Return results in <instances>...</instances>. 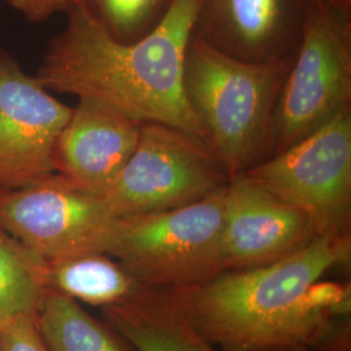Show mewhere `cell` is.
I'll return each instance as SVG.
<instances>
[{"label":"cell","instance_id":"16","mask_svg":"<svg viewBox=\"0 0 351 351\" xmlns=\"http://www.w3.org/2000/svg\"><path fill=\"white\" fill-rule=\"evenodd\" d=\"M42 264L40 256L0 224V323L38 314L46 293Z\"/></svg>","mask_w":351,"mask_h":351},{"label":"cell","instance_id":"10","mask_svg":"<svg viewBox=\"0 0 351 351\" xmlns=\"http://www.w3.org/2000/svg\"><path fill=\"white\" fill-rule=\"evenodd\" d=\"M310 219L245 175L232 177L223 193L224 269L274 263L314 241Z\"/></svg>","mask_w":351,"mask_h":351},{"label":"cell","instance_id":"21","mask_svg":"<svg viewBox=\"0 0 351 351\" xmlns=\"http://www.w3.org/2000/svg\"><path fill=\"white\" fill-rule=\"evenodd\" d=\"M346 333L348 332L342 330L335 339L328 342L329 351H350V342L346 339Z\"/></svg>","mask_w":351,"mask_h":351},{"label":"cell","instance_id":"9","mask_svg":"<svg viewBox=\"0 0 351 351\" xmlns=\"http://www.w3.org/2000/svg\"><path fill=\"white\" fill-rule=\"evenodd\" d=\"M71 112L13 55L0 50V190L55 173V146Z\"/></svg>","mask_w":351,"mask_h":351},{"label":"cell","instance_id":"11","mask_svg":"<svg viewBox=\"0 0 351 351\" xmlns=\"http://www.w3.org/2000/svg\"><path fill=\"white\" fill-rule=\"evenodd\" d=\"M307 0H195L193 33L241 60L293 56Z\"/></svg>","mask_w":351,"mask_h":351},{"label":"cell","instance_id":"23","mask_svg":"<svg viewBox=\"0 0 351 351\" xmlns=\"http://www.w3.org/2000/svg\"><path fill=\"white\" fill-rule=\"evenodd\" d=\"M275 351H313V348H288V349H280Z\"/></svg>","mask_w":351,"mask_h":351},{"label":"cell","instance_id":"13","mask_svg":"<svg viewBox=\"0 0 351 351\" xmlns=\"http://www.w3.org/2000/svg\"><path fill=\"white\" fill-rule=\"evenodd\" d=\"M101 314L137 351H237L204 339L176 310L163 289L146 287L134 298L103 308Z\"/></svg>","mask_w":351,"mask_h":351},{"label":"cell","instance_id":"8","mask_svg":"<svg viewBox=\"0 0 351 351\" xmlns=\"http://www.w3.org/2000/svg\"><path fill=\"white\" fill-rule=\"evenodd\" d=\"M119 220L101 195L58 173L0 190V224L45 261L108 254Z\"/></svg>","mask_w":351,"mask_h":351},{"label":"cell","instance_id":"6","mask_svg":"<svg viewBox=\"0 0 351 351\" xmlns=\"http://www.w3.org/2000/svg\"><path fill=\"white\" fill-rule=\"evenodd\" d=\"M228 181L203 139L175 126L142 123L136 149L103 198L117 217H128L188 206Z\"/></svg>","mask_w":351,"mask_h":351},{"label":"cell","instance_id":"20","mask_svg":"<svg viewBox=\"0 0 351 351\" xmlns=\"http://www.w3.org/2000/svg\"><path fill=\"white\" fill-rule=\"evenodd\" d=\"M8 4L27 21L42 23L56 13L68 12L78 4V0H8Z\"/></svg>","mask_w":351,"mask_h":351},{"label":"cell","instance_id":"5","mask_svg":"<svg viewBox=\"0 0 351 351\" xmlns=\"http://www.w3.org/2000/svg\"><path fill=\"white\" fill-rule=\"evenodd\" d=\"M224 186L184 207L120 217L108 255L143 285L163 290L224 272Z\"/></svg>","mask_w":351,"mask_h":351},{"label":"cell","instance_id":"18","mask_svg":"<svg viewBox=\"0 0 351 351\" xmlns=\"http://www.w3.org/2000/svg\"><path fill=\"white\" fill-rule=\"evenodd\" d=\"M304 303L314 314L337 323V320L350 314V284L320 278L307 289Z\"/></svg>","mask_w":351,"mask_h":351},{"label":"cell","instance_id":"4","mask_svg":"<svg viewBox=\"0 0 351 351\" xmlns=\"http://www.w3.org/2000/svg\"><path fill=\"white\" fill-rule=\"evenodd\" d=\"M349 108L351 13L326 1L307 0L300 42L277 98L269 156Z\"/></svg>","mask_w":351,"mask_h":351},{"label":"cell","instance_id":"15","mask_svg":"<svg viewBox=\"0 0 351 351\" xmlns=\"http://www.w3.org/2000/svg\"><path fill=\"white\" fill-rule=\"evenodd\" d=\"M37 319L51 351H137L106 320L52 290H46Z\"/></svg>","mask_w":351,"mask_h":351},{"label":"cell","instance_id":"19","mask_svg":"<svg viewBox=\"0 0 351 351\" xmlns=\"http://www.w3.org/2000/svg\"><path fill=\"white\" fill-rule=\"evenodd\" d=\"M0 351H51L40 332L37 315L0 323Z\"/></svg>","mask_w":351,"mask_h":351},{"label":"cell","instance_id":"12","mask_svg":"<svg viewBox=\"0 0 351 351\" xmlns=\"http://www.w3.org/2000/svg\"><path fill=\"white\" fill-rule=\"evenodd\" d=\"M141 124L111 104L78 98L55 146V173L103 197L136 149Z\"/></svg>","mask_w":351,"mask_h":351},{"label":"cell","instance_id":"14","mask_svg":"<svg viewBox=\"0 0 351 351\" xmlns=\"http://www.w3.org/2000/svg\"><path fill=\"white\" fill-rule=\"evenodd\" d=\"M40 280L46 290L101 310L129 301L146 288L123 264L106 252L56 261L43 259Z\"/></svg>","mask_w":351,"mask_h":351},{"label":"cell","instance_id":"1","mask_svg":"<svg viewBox=\"0 0 351 351\" xmlns=\"http://www.w3.org/2000/svg\"><path fill=\"white\" fill-rule=\"evenodd\" d=\"M66 14L36 75L45 88L104 101L138 123L175 126L207 143L182 88L195 0H173L160 23L130 43L110 36L80 5Z\"/></svg>","mask_w":351,"mask_h":351},{"label":"cell","instance_id":"22","mask_svg":"<svg viewBox=\"0 0 351 351\" xmlns=\"http://www.w3.org/2000/svg\"><path fill=\"white\" fill-rule=\"evenodd\" d=\"M320 1H326L328 4H332L345 12L351 13V0H320Z\"/></svg>","mask_w":351,"mask_h":351},{"label":"cell","instance_id":"17","mask_svg":"<svg viewBox=\"0 0 351 351\" xmlns=\"http://www.w3.org/2000/svg\"><path fill=\"white\" fill-rule=\"evenodd\" d=\"M173 0H78L80 7L114 39L136 42L160 23Z\"/></svg>","mask_w":351,"mask_h":351},{"label":"cell","instance_id":"7","mask_svg":"<svg viewBox=\"0 0 351 351\" xmlns=\"http://www.w3.org/2000/svg\"><path fill=\"white\" fill-rule=\"evenodd\" d=\"M243 175L304 213L319 237L350 236L351 108Z\"/></svg>","mask_w":351,"mask_h":351},{"label":"cell","instance_id":"3","mask_svg":"<svg viewBox=\"0 0 351 351\" xmlns=\"http://www.w3.org/2000/svg\"><path fill=\"white\" fill-rule=\"evenodd\" d=\"M293 56L265 63L241 60L191 34L184 95L229 180L269 156L277 98Z\"/></svg>","mask_w":351,"mask_h":351},{"label":"cell","instance_id":"2","mask_svg":"<svg viewBox=\"0 0 351 351\" xmlns=\"http://www.w3.org/2000/svg\"><path fill=\"white\" fill-rule=\"evenodd\" d=\"M351 237H316L274 263L230 269L206 281L164 290L176 310L211 343L237 351L326 345L339 324L310 311L315 281L350 262Z\"/></svg>","mask_w":351,"mask_h":351}]
</instances>
